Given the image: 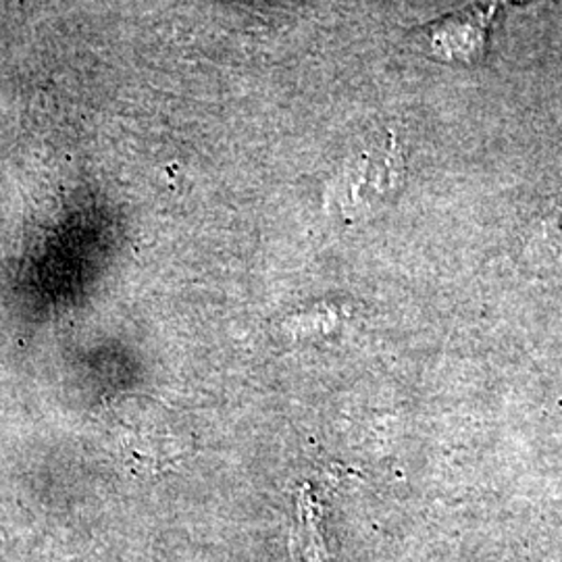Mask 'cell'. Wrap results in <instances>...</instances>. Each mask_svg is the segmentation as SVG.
I'll list each match as a JSON object with an SVG mask.
<instances>
[{
    "mask_svg": "<svg viewBox=\"0 0 562 562\" xmlns=\"http://www.w3.org/2000/svg\"><path fill=\"white\" fill-rule=\"evenodd\" d=\"M490 13H483L475 7H467L417 30L413 34V41L417 50H422L431 59L461 63L480 60L485 46Z\"/></svg>",
    "mask_w": 562,
    "mask_h": 562,
    "instance_id": "obj_2",
    "label": "cell"
},
{
    "mask_svg": "<svg viewBox=\"0 0 562 562\" xmlns=\"http://www.w3.org/2000/svg\"><path fill=\"white\" fill-rule=\"evenodd\" d=\"M404 180V157L394 138L350 159L341 173L340 204L348 217L367 215L390 201Z\"/></svg>",
    "mask_w": 562,
    "mask_h": 562,
    "instance_id": "obj_1",
    "label": "cell"
}]
</instances>
